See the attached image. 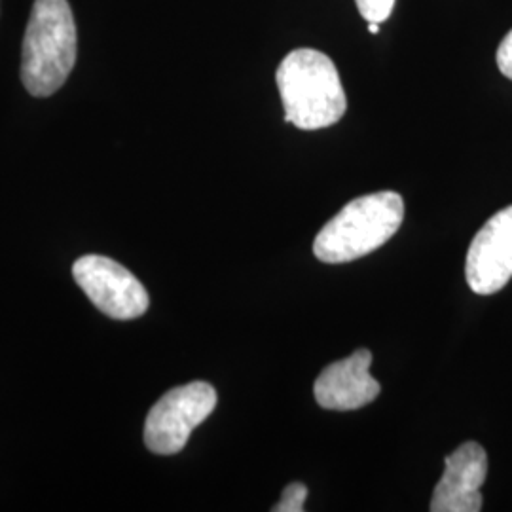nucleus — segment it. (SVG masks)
<instances>
[{"instance_id":"5","label":"nucleus","mask_w":512,"mask_h":512,"mask_svg":"<svg viewBox=\"0 0 512 512\" xmlns=\"http://www.w3.org/2000/svg\"><path fill=\"white\" fill-rule=\"evenodd\" d=\"M73 275L95 308L112 319L129 321L148 310L150 300L143 283L112 258L82 256L74 262Z\"/></svg>"},{"instance_id":"2","label":"nucleus","mask_w":512,"mask_h":512,"mask_svg":"<svg viewBox=\"0 0 512 512\" xmlns=\"http://www.w3.org/2000/svg\"><path fill=\"white\" fill-rule=\"evenodd\" d=\"M76 63V25L67 0H35L23 38L21 80L35 97L54 95Z\"/></svg>"},{"instance_id":"8","label":"nucleus","mask_w":512,"mask_h":512,"mask_svg":"<svg viewBox=\"0 0 512 512\" xmlns=\"http://www.w3.org/2000/svg\"><path fill=\"white\" fill-rule=\"evenodd\" d=\"M372 353L357 349L348 359L327 366L313 385L315 401L321 408L349 412L372 403L382 385L370 376Z\"/></svg>"},{"instance_id":"11","label":"nucleus","mask_w":512,"mask_h":512,"mask_svg":"<svg viewBox=\"0 0 512 512\" xmlns=\"http://www.w3.org/2000/svg\"><path fill=\"white\" fill-rule=\"evenodd\" d=\"M497 67L512 80V31L503 38V42L497 48Z\"/></svg>"},{"instance_id":"1","label":"nucleus","mask_w":512,"mask_h":512,"mask_svg":"<svg viewBox=\"0 0 512 512\" xmlns=\"http://www.w3.org/2000/svg\"><path fill=\"white\" fill-rule=\"evenodd\" d=\"M285 122L298 129L329 128L342 120L348 99L329 55L310 48L287 55L275 74Z\"/></svg>"},{"instance_id":"4","label":"nucleus","mask_w":512,"mask_h":512,"mask_svg":"<svg viewBox=\"0 0 512 512\" xmlns=\"http://www.w3.org/2000/svg\"><path fill=\"white\" fill-rule=\"evenodd\" d=\"M217 391L207 382H192L165 393L148 412L145 444L158 456L179 454L192 431L211 416Z\"/></svg>"},{"instance_id":"3","label":"nucleus","mask_w":512,"mask_h":512,"mask_svg":"<svg viewBox=\"0 0 512 512\" xmlns=\"http://www.w3.org/2000/svg\"><path fill=\"white\" fill-rule=\"evenodd\" d=\"M404 219L403 198L385 190L349 202L313 241V253L327 264L366 256L397 234Z\"/></svg>"},{"instance_id":"10","label":"nucleus","mask_w":512,"mask_h":512,"mask_svg":"<svg viewBox=\"0 0 512 512\" xmlns=\"http://www.w3.org/2000/svg\"><path fill=\"white\" fill-rule=\"evenodd\" d=\"M355 4L368 23H384L391 16L395 0H355Z\"/></svg>"},{"instance_id":"9","label":"nucleus","mask_w":512,"mask_h":512,"mask_svg":"<svg viewBox=\"0 0 512 512\" xmlns=\"http://www.w3.org/2000/svg\"><path fill=\"white\" fill-rule=\"evenodd\" d=\"M306 497H308V488L300 482H293L289 484L283 495L279 499V503L275 505L272 511L274 512H302L304 511V503H306Z\"/></svg>"},{"instance_id":"12","label":"nucleus","mask_w":512,"mask_h":512,"mask_svg":"<svg viewBox=\"0 0 512 512\" xmlns=\"http://www.w3.org/2000/svg\"><path fill=\"white\" fill-rule=\"evenodd\" d=\"M368 29H370V33H372V35H378V23H370V27H368Z\"/></svg>"},{"instance_id":"6","label":"nucleus","mask_w":512,"mask_h":512,"mask_svg":"<svg viewBox=\"0 0 512 512\" xmlns=\"http://www.w3.org/2000/svg\"><path fill=\"white\" fill-rule=\"evenodd\" d=\"M465 277L476 294L499 293L512 277V205L495 213L471 241Z\"/></svg>"},{"instance_id":"7","label":"nucleus","mask_w":512,"mask_h":512,"mask_svg":"<svg viewBox=\"0 0 512 512\" xmlns=\"http://www.w3.org/2000/svg\"><path fill=\"white\" fill-rule=\"evenodd\" d=\"M488 476V456L478 442H465L444 463L433 499V512H478L482 509L480 488Z\"/></svg>"}]
</instances>
